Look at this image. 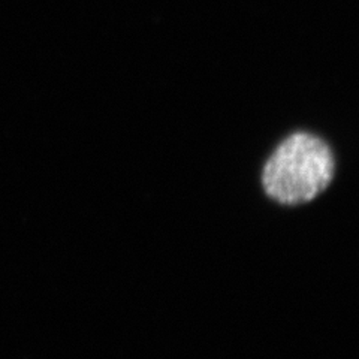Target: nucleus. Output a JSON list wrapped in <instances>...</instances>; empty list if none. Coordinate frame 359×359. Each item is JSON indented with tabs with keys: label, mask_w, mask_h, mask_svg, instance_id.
Wrapping results in <instances>:
<instances>
[{
	"label": "nucleus",
	"mask_w": 359,
	"mask_h": 359,
	"mask_svg": "<svg viewBox=\"0 0 359 359\" xmlns=\"http://www.w3.org/2000/svg\"><path fill=\"white\" fill-rule=\"evenodd\" d=\"M339 172L335 150L320 133L290 132L264 157L262 195L273 204L295 208L311 204L332 186Z\"/></svg>",
	"instance_id": "nucleus-1"
}]
</instances>
